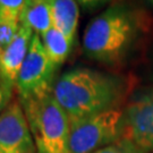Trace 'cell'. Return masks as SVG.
I'll use <instances>...</instances> for the list:
<instances>
[{"instance_id":"obj_1","label":"cell","mask_w":153,"mask_h":153,"mask_svg":"<svg viewBox=\"0 0 153 153\" xmlns=\"http://www.w3.org/2000/svg\"><path fill=\"white\" fill-rule=\"evenodd\" d=\"M56 100L69 119L117 109L126 93L125 81L91 68L66 71L53 84Z\"/></svg>"},{"instance_id":"obj_2","label":"cell","mask_w":153,"mask_h":153,"mask_svg":"<svg viewBox=\"0 0 153 153\" xmlns=\"http://www.w3.org/2000/svg\"><path fill=\"white\" fill-rule=\"evenodd\" d=\"M138 31L135 13L124 6H114L90 22L83 35V49L91 59L115 65L128 53Z\"/></svg>"},{"instance_id":"obj_3","label":"cell","mask_w":153,"mask_h":153,"mask_svg":"<svg viewBox=\"0 0 153 153\" xmlns=\"http://www.w3.org/2000/svg\"><path fill=\"white\" fill-rule=\"evenodd\" d=\"M32 133L36 153H71L69 118L52 90L19 99Z\"/></svg>"},{"instance_id":"obj_4","label":"cell","mask_w":153,"mask_h":153,"mask_svg":"<svg viewBox=\"0 0 153 153\" xmlns=\"http://www.w3.org/2000/svg\"><path fill=\"white\" fill-rule=\"evenodd\" d=\"M124 110L111 109L84 118L69 119L71 153H94L124 135Z\"/></svg>"},{"instance_id":"obj_5","label":"cell","mask_w":153,"mask_h":153,"mask_svg":"<svg viewBox=\"0 0 153 153\" xmlns=\"http://www.w3.org/2000/svg\"><path fill=\"white\" fill-rule=\"evenodd\" d=\"M56 69L57 66L47 55L41 36L34 33L17 78L16 90L19 99H27L51 91Z\"/></svg>"},{"instance_id":"obj_6","label":"cell","mask_w":153,"mask_h":153,"mask_svg":"<svg viewBox=\"0 0 153 153\" xmlns=\"http://www.w3.org/2000/svg\"><path fill=\"white\" fill-rule=\"evenodd\" d=\"M124 135L153 153V88L137 93L124 110Z\"/></svg>"},{"instance_id":"obj_7","label":"cell","mask_w":153,"mask_h":153,"mask_svg":"<svg viewBox=\"0 0 153 153\" xmlns=\"http://www.w3.org/2000/svg\"><path fill=\"white\" fill-rule=\"evenodd\" d=\"M0 153H36L19 99L11 100L0 115Z\"/></svg>"},{"instance_id":"obj_8","label":"cell","mask_w":153,"mask_h":153,"mask_svg":"<svg viewBox=\"0 0 153 153\" xmlns=\"http://www.w3.org/2000/svg\"><path fill=\"white\" fill-rule=\"evenodd\" d=\"M34 32L25 25H21L11 43L0 53V82L9 90L16 88L17 78L27 56Z\"/></svg>"},{"instance_id":"obj_9","label":"cell","mask_w":153,"mask_h":153,"mask_svg":"<svg viewBox=\"0 0 153 153\" xmlns=\"http://www.w3.org/2000/svg\"><path fill=\"white\" fill-rule=\"evenodd\" d=\"M53 27L74 40L79 18V8L76 0H48Z\"/></svg>"},{"instance_id":"obj_10","label":"cell","mask_w":153,"mask_h":153,"mask_svg":"<svg viewBox=\"0 0 153 153\" xmlns=\"http://www.w3.org/2000/svg\"><path fill=\"white\" fill-rule=\"evenodd\" d=\"M19 24L30 27L39 35L53 27L48 0H27L19 18Z\"/></svg>"},{"instance_id":"obj_11","label":"cell","mask_w":153,"mask_h":153,"mask_svg":"<svg viewBox=\"0 0 153 153\" xmlns=\"http://www.w3.org/2000/svg\"><path fill=\"white\" fill-rule=\"evenodd\" d=\"M40 36L42 38V43L50 60L57 67L60 66L71 53L74 40L69 39L56 27H51Z\"/></svg>"},{"instance_id":"obj_12","label":"cell","mask_w":153,"mask_h":153,"mask_svg":"<svg viewBox=\"0 0 153 153\" xmlns=\"http://www.w3.org/2000/svg\"><path fill=\"white\" fill-rule=\"evenodd\" d=\"M27 0H0V18L19 24V18Z\"/></svg>"},{"instance_id":"obj_13","label":"cell","mask_w":153,"mask_h":153,"mask_svg":"<svg viewBox=\"0 0 153 153\" xmlns=\"http://www.w3.org/2000/svg\"><path fill=\"white\" fill-rule=\"evenodd\" d=\"M94 153H146L131 140L123 136L117 142L110 144L105 148L98 150Z\"/></svg>"},{"instance_id":"obj_14","label":"cell","mask_w":153,"mask_h":153,"mask_svg":"<svg viewBox=\"0 0 153 153\" xmlns=\"http://www.w3.org/2000/svg\"><path fill=\"white\" fill-rule=\"evenodd\" d=\"M21 24L8 22L0 18V53L11 43L18 33Z\"/></svg>"},{"instance_id":"obj_15","label":"cell","mask_w":153,"mask_h":153,"mask_svg":"<svg viewBox=\"0 0 153 153\" xmlns=\"http://www.w3.org/2000/svg\"><path fill=\"white\" fill-rule=\"evenodd\" d=\"M11 95H13V91L0 82V115L5 111V109L11 102Z\"/></svg>"},{"instance_id":"obj_16","label":"cell","mask_w":153,"mask_h":153,"mask_svg":"<svg viewBox=\"0 0 153 153\" xmlns=\"http://www.w3.org/2000/svg\"><path fill=\"white\" fill-rule=\"evenodd\" d=\"M76 1L78 5H81L85 9H95L111 0H76Z\"/></svg>"},{"instance_id":"obj_17","label":"cell","mask_w":153,"mask_h":153,"mask_svg":"<svg viewBox=\"0 0 153 153\" xmlns=\"http://www.w3.org/2000/svg\"><path fill=\"white\" fill-rule=\"evenodd\" d=\"M149 1H150V2H151V4L153 5V0H149Z\"/></svg>"}]
</instances>
